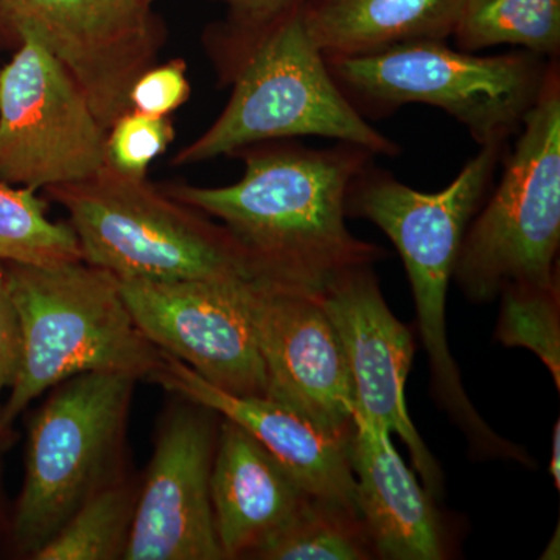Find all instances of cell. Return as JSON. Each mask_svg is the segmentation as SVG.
Segmentation results:
<instances>
[{
    "mask_svg": "<svg viewBox=\"0 0 560 560\" xmlns=\"http://www.w3.org/2000/svg\"><path fill=\"white\" fill-rule=\"evenodd\" d=\"M234 156L245 172L231 186L162 189L223 224L272 279L319 293L341 272L385 257V249L360 241L346 224V197L371 164L370 151L346 142L315 150L272 140Z\"/></svg>",
    "mask_w": 560,
    "mask_h": 560,
    "instance_id": "cell-1",
    "label": "cell"
},
{
    "mask_svg": "<svg viewBox=\"0 0 560 560\" xmlns=\"http://www.w3.org/2000/svg\"><path fill=\"white\" fill-rule=\"evenodd\" d=\"M302 2L268 20H224L210 28L208 47L232 94L200 138L172 165L234 156L249 145L319 136L352 143L374 156H397L399 147L372 128L331 77L302 20Z\"/></svg>",
    "mask_w": 560,
    "mask_h": 560,
    "instance_id": "cell-2",
    "label": "cell"
},
{
    "mask_svg": "<svg viewBox=\"0 0 560 560\" xmlns=\"http://www.w3.org/2000/svg\"><path fill=\"white\" fill-rule=\"evenodd\" d=\"M21 326V360L3 401L0 436L33 400L88 372L149 381L164 353L142 334L120 279L86 261L55 267L5 264Z\"/></svg>",
    "mask_w": 560,
    "mask_h": 560,
    "instance_id": "cell-3",
    "label": "cell"
},
{
    "mask_svg": "<svg viewBox=\"0 0 560 560\" xmlns=\"http://www.w3.org/2000/svg\"><path fill=\"white\" fill-rule=\"evenodd\" d=\"M46 194L68 212L81 260L121 280L272 279L223 224L147 178L105 164L90 178Z\"/></svg>",
    "mask_w": 560,
    "mask_h": 560,
    "instance_id": "cell-4",
    "label": "cell"
},
{
    "mask_svg": "<svg viewBox=\"0 0 560 560\" xmlns=\"http://www.w3.org/2000/svg\"><path fill=\"white\" fill-rule=\"evenodd\" d=\"M138 381L88 372L50 389L32 416L11 540L32 559L92 495L130 474L128 420Z\"/></svg>",
    "mask_w": 560,
    "mask_h": 560,
    "instance_id": "cell-5",
    "label": "cell"
},
{
    "mask_svg": "<svg viewBox=\"0 0 560 560\" xmlns=\"http://www.w3.org/2000/svg\"><path fill=\"white\" fill-rule=\"evenodd\" d=\"M555 61L526 50L481 57L447 40H419L327 66L357 109L378 116L410 103L434 106L482 147L521 131Z\"/></svg>",
    "mask_w": 560,
    "mask_h": 560,
    "instance_id": "cell-6",
    "label": "cell"
},
{
    "mask_svg": "<svg viewBox=\"0 0 560 560\" xmlns=\"http://www.w3.org/2000/svg\"><path fill=\"white\" fill-rule=\"evenodd\" d=\"M517 135L500 183L467 228L453 272L463 293L478 304L495 300L511 285H550L559 280L558 60Z\"/></svg>",
    "mask_w": 560,
    "mask_h": 560,
    "instance_id": "cell-7",
    "label": "cell"
},
{
    "mask_svg": "<svg viewBox=\"0 0 560 560\" xmlns=\"http://www.w3.org/2000/svg\"><path fill=\"white\" fill-rule=\"evenodd\" d=\"M506 143L482 145L451 186L436 194L412 189L374 162L350 184L346 215L372 221L399 250L425 341H441L447 334L445 305L460 243L488 197Z\"/></svg>",
    "mask_w": 560,
    "mask_h": 560,
    "instance_id": "cell-8",
    "label": "cell"
},
{
    "mask_svg": "<svg viewBox=\"0 0 560 560\" xmlns=\"http://www.w3.org/2000/svg\"><path fill=\"white\" fill-rule=\"evenodd\" d=\"M106 131L72 73L33 35L0 69V183L32 191L90 178Z\"/></svg>",
    "mask_w": 560,
    "mask_h": 560,
    "instance_id": "cell-9",
    "label": "cell"
},
{
    "mask_svg": "<svg viewBox=\"0 0 560 560\" xmlns=\"http://www.w3.org/2000/svg\"><path fill=\"white\" fill-rule=\"evenodd\" d=\"M25 33L72 73L105 130L167 44L149 0H0V49L16 50Z\"/></svg>",
    "mask_w": 560,
    "mask_h": 560,
    "instance_id": "cell-10",
    "label": "cell"
},
{
    "mask_svg": "<svg viewBox=\"0 0 560 560\" xmlns=\"http://www.w3.org/2000/svg\"><path fill=\"white\" fill-rule=\"evenodd\" d=\"M161 416L154 451L139 480L135 522L124 560H223L210 475L220 415L175 394Z\"/></svg>",
    "mask_w": 560,
    "mask_h": 560,
    "instance_id": "cell-11",
    "label": "cell"
},
{
    "mask_svg": "<svg viewBox=\"0 0 560 560\" xmlns=\"http://www.w3.org/2000/svg\"><path fill=\"white\" fill-rule=\"evenodd\" d=\"M243 282L120 279L142 334L224 393L267 397V372Z\"/></svg>",
    "mask_w": 560,
    "mask_h": 560,
    "instance_id": "cell-12",
    "label": "cell"
},
{
    "mask_svg": "<svg viewBox=\"0 0 560 560\" xmlns=\"http://www.w3.org/2000/svg\"><path fill=\"white\" fill-rule=\"evenodd\" d=\"M243 294L267 372V399L327 429L353 430L352 374L319 293L254 279Z\"/></svg>",
    "mask_w": 560,
    "mask_h": 560,
    "instance_id": "cell-13",
    "label": "cell"
},
{
    "mask_svg": "<svg viewBox=\"0 0 560 560\" xmlns=\"http://www.w3.org/2000/svg\"><path fill=\"white\" fill-rule=\"evenodd\" d=\"M320 304L340 337L353 389L355 415L363 416L407 444L415 469L431 495H440L442 471L410 418L405 397L415 359V338L396 318L371 265L352 268L319 291Z\"/></svg>",
    "mask_w": 560,
    "mask_h": 560,
    "instance_id": "cell-14",
    "label": "cell"
},
{
    "mask_svg": "<svg viewBox=\"0 0 560 560\" xmlns=\"http://www.w3.org/2000/svg\"><path fill=\"white\" fill-rule=\"evenodd\" d=\"M151 383L205 405L221 418L249 431L311 495L357 506L355 477L350 460L353 430L327 429L267 397L224 393L168 353H164Z\"/></svg>",
    "mask_w": 560,
    "mask_h": 560,
    "instance_id": "cell-15",
    "label": "cell"
},
{
    "mask_svg": "<svg viewBox=\"0 0 560 560\" xmlns=\"http://www.w3.org/2000/svg\"><path fill=\"white\" fill-rule=\"evenodd\" d=\"M350 460L357 508L377 559H447V533L434 497L404 463L389 431L353 416Z\"/></svg>",
    "mask_w": 560,
    "mask_h": 560,
    "instance_id": "cell-16",
    "label": "cell"
},
{
    "mask_svg": "<svg viewBox=\"0 0 560 560\" xmlns=\"http://www.w3.org/2000/svg\"><path fill=\"white\" fill-rule=\"evenodd\" d=\"M308 497L249 431L220 419L210 499L224 559H253Z\"/></svg>",
    "mask_w": 560,
    "mask_h": 560,
    "instance_id": "cell-17",
    "label": "cell"
},
{
    "mask_svg": "<svg viewBox=\"0 0 560 560\" xmlns=\"http://www.w3.org/2000/svg\"><path fill=\"white\" fill-rule=\"evenodd\" d=\"M463 0H304L302 20L326 60L370 57L401 44L447 40Z\"/></svg>",
    "mask_w": 560,
    "mask_h": 560,
    "instance_id": "cell-18",
    "label": "cell"
},
{
    "mask_svg": "<svg viewBox=\"0 0 560 560\" xmlns=\"http://www.w3.org/2000/svg\"><path fill=\"white\" fill-rule=\"evenodd\" d=\"M452 38L471 54L514 46L559 60L560 0H463Z\"/></svg>",
    "mask_w": 560,
    "mask_h": 560,
    "instance_id": "cell-19",
    "label": "cell"
},
{
    "mask_svg": "<svg viewBox=\"0 0 560 560\" xmlns=\"http://www.w3.org/2000/svg\"><path fill=\"white\" fill-rule=\"evenodd\" d=\"M253 559L371 560L377 556L355 504L311 495Z\"/></svg>",
    "mask_w": 560,
    "mask_h": 560,
    "instance_id": "cell-20",
    "label": "cell"
},
{
    "mask_svg": "<svg viewBox=\"0 0 560 560\" xmlns=\"http://www.w3.org/2000/svg\"><path fill=\"white\" fill-rule=\"evenodd\" d=\"M139 480L130 474L98 490L33 560H120L130 544Z\"/></svg>",
    "mask_w": 560,
    "mask_h": 560,
    "instance_id": "cell-21",
    "label": "cell"
},
{
    "mask_svg": "<svg viewBox=\"0 0 560 560\" xmlns=\"http://www.w3.org/2000/svg\"><path fill=\"white\" fill-rule=\"evenodd\" d=\"M79 260L69 223L51 220L36 191L0 183V261L55 267Z\"/></svg>",
    "mask_w": 560,
    "mask_h": 560,
    "instance_id": "cell-22",
    "label": "cell"
},
{
    "mask_svg": "<svg viewBox=\"0 0 560 560\" xmlns=\"http://www.w3.org/2000/svg\"><path fill=\"white\" fill-rule=\"evenodd\" d=\"M560 282L501 291L495 340L536 353L560 389Z\"/></svg>",
    "mask_w": 560,
    "mask_h": 560,
    "instance_id": "cell-23",
    "label": "cell"
},
{
    "mask_svg": "<svg viewBox=\"0 0 560 560\" xmlns=\"http://www.w3.org/2000/svg\"><path fill=\"white\" fill-rule=\"evenodd\" d=\"M176 138L171 117H153L128 109L106 131V165L135 179H145L158 158Z\"/></svg>",
    "mask_w": 560,
    "mask_h": 560,
    "instance_id": "cell-24",
    "label": "cell"
},
{
    "mask_svg": "<svg viewBox=\"0 0 560 560\" xmlns=\"http://www.w3.org/2000/svg\"><path fill=\"white\" fill-rule=\"evenodd\" d=\"M190 95L187 62L183 58H172L140 73L128 94V109L147 116L171 117L189 102Z\"/></svg>",
    "mask_w": 560,
    "mask_h": 560,
    "instance_id": "cell-25",
    "label": "cell"
},
{
    "mask_svg": "<svg viewBox=\"0 0 560 560\" xmlns=\"http://www.w3.org/2000/svg\"><path fill=\"white\" fill-rule=\"evenodd\" d=\"M21 360V326L16 305L11 296L7 265L0 261V418L3 393L16 378ZM2 441V436H0Z\"/></svg>",
    "mask_w": 560,
    "mask_h": 560,
    "instance_id": "cell-26",
    "label": "cell"
},
{
    "mask_svg": "<svg viewBox=\"0 0 560 560\" xmlns=\"http://www.w3.org/2000/svg\"><path fill=\"white\" fill-rule=\"evenodd\" d=\"M154 3L158 0H149ZM228 5L226 20L237 22H256L268 20L280 11L296 5L302 0H220Z\"/></svg>",
    "mask_w": 560,
    "mask_h": 560,
    "instance_id": "cell-27",
    "label": "cell"
},
{
    "mask_svg": "<svg viewBox=\"0 0 560 560\" xmlns=\"http://www.w3.org/2000/svg\"><path fill=\"white\" fill-rule=\"evenodd\" d=\"M550 475L556 489L560 490V420H556L552 429Z\"/></svg>",
    "mask_w": 560,
    "mask_h": 560,
    "instance_id": "cell-28",
    "label": "cell"
},
{
    "mask_svg": "<svg viewBox=\"0 0 560 560\" xmlns=\"http://www.w3.org/2000/svg\"><path fill=\"white\" fill-rule=\"evenodd\" d=\"M560 529L556 528L555 536L548 544L547 550L541 552L540 559L544 560H558L560 558Z\"/></svg>",
    "mask_w": 560,
    "mask_h": 560,
    "instance_id": "cell-29",
    "label": "cell"
}]
</instances>
